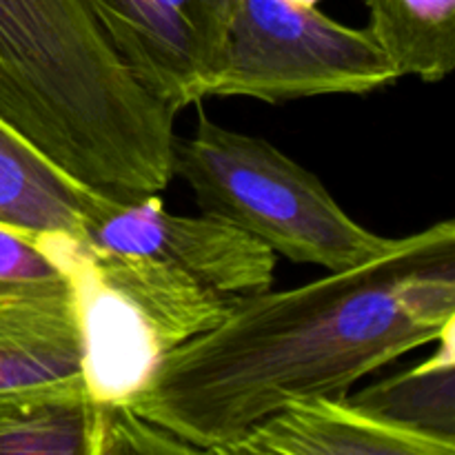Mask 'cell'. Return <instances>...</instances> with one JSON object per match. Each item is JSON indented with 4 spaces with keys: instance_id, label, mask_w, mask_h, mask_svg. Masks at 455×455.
I'll return each instance as SVG.
<instances>
[{
    "instance_id": "cell-14",
    "label": "cell",
    "mask_w": 455,
    "mask_h": 455,
    "mask_svg": "<svg viewBox=\"0 0 455 455\" xmlns=\"http://www.w3.org/2000/svg\"><path fill=\"white\" fill-rule=\"evenodd\" d=\"M203 453L164 427L147 420L127 404L93 403L92 455Z\"/></svg>"
},
{
    "instance_id": "cell-8",
    "label": "cell",
    "mask_w": 455,
    "mask_h": 455,
    "mask_svg": "<svg viewBox=\"0 0 455 455\" xmlns=\"http://www.w3.org/2000/svg\"><path fill=\"white\" fill-rule=\"evenodd\" d=\"M225 455H455L453 449L378 422L349 400L291 404L251 427Z\"/></svg>"
},
{
    "instance_id": "cell-13",
    "label": "cell",
    "mask_w": 455,
    "mask_h": 455,
    "mask_svg": "<svg viewBox=\"0 0 455 455\" xmlns=\"http://www.w3.org/2000/svg\"><path fill=\"white\" fill-rule=\"evenodd\" d=\"M93 403L83 378L0 403V453L92 455Z\"/></svg>"
},
{
    "instance_id": "cell-1",
    "label": "cell",
    "mask_w": 455,
    "mask_h": 455,
    "mask_svg": "<svg viewBox=\"0 0 455 455\" xmlns=\"http://www.w3.org/2000/svg\"><path fill=\"white\" fill-rule=\"evenodd\" d=\"M455 327V222L302 287L238 296L225 318L163 358L127 403L203 453L369 373Z\"/></svg>"
},
{
    "instance_id": "cell-16",
    "label": "cell",
    "mask_w": 455,
    "mask_h": 455,
    "mask_svg": "<svg viewBox=\"0 0 455 455\" xmlns=\"http://www.w3.org/2000/svg\"><path fill=\"white\" fill-rule=\"evenodd\" d=\"M293 3L307 4V7H315V3H318V0H293Z\"/></svg>"
},
{
    "instance_id": "cell-11",
    "label": "cell",
    "mask_w": 455,
    "mask_h": 455,
    "mask_svg": "<svg viewBox=\"0 0 455 455\" xmlns=\"http://www.w3.org/2000/svg\"><path fill=\"white\" fill-rule=\"evenodd\" d=\"M443 333L440 349L409 371L345 398L378 422L435 440L455 451V342Z\"/></svg>"
},
{
    "instance_id": "cell-9",
    "label": "cell",
    "mask_w": 455,
    "mask_h": 455,
    "mask_svg": "<svg viewBox=\"0 0 455 455\" xmlns=\"http://www.w3.org/2000/svg\"><path fill=\"white\" fill-rule=\"evenodd\" d=\"M69 287L0 296V403L83 378Z\"/></svg>"
},
{
    "instance_id": "cell-7",
    "label": "cell",
    "mask_w": 455,
    "mask_h": 455,
    "mask_svg": "<svg viewBox=\"0 0 455 455\" xmlns=\"http://www.w3.org/2000/svg\"><path fill=\"white\" fill-rule=\"evenodd\" d=\"M84 240L107 251L164 262L222 296L265 291L274 283L275 253L267 244L207 213L164 212L158 196L136 203L98 196L87 212Z\"/></svg>"
},
{
    "instance_id": "cell-4",
    "label": "cell",
    "mask_w": 455,
    "mask_h": 455,
    "mask_svg": "<svg viewBox=\"0 0 455 455\" xmlns=\"http://www.w3.org/2000/svg\"><path fill=\"white\" fill-rule=\"evenodd\" d=\"M172 173L191 187L200 213L247 231L298 265L345 271L398 243L358 225L315 173L271 142L204 116L191 140L173 142Z\"/></svg>"
},
{
    "instance_id": "cell-12",
    "label": "cell",
    "mask_w": 455,
    "mask_h": 455,
    "mask_svg": "<svg viewBox=\"0 0 455 455\" xmlns=\"http://www.w3.org/2000/svg\"><path fill=\"white\" fill-rule=\"evenodd\" d=\"M367 31L395 71L440 83L455 67V0H364Z\"/></svg>"
},
{
    "instance_id": "cell-6",
    "label": "cell",
    "mask_w": 455,
    "mask_h": 455,
    "mask_svg": "<svg viewBox=\"0 0 455 455\" xmlns=\"http://www.w3.org/2000/svg\"><path fill=\"white\" fill-rule=\"evenodd\" d=\"M235 0H89L129 74L173 114L212 93L229 56Z\"/></svg>"
},
{
    "instance_id": "cell-2",
    "label": "cell",
    "mask_w": 455,
    "mask_h": 455,
    "mask_svg": "<svg viewBox=\"0 0 455 455\" xmlns=\"http://www.w3.org/2000/svg\"><path fill=\"white\" fill-rule=\"evenodd\" d=\"M173 111L140 87L89 0H0V123L118 203L158 196Z\"/></svg>"
},
{
    "instance_id": "cell-15",
    "label": "cell",
    "mask_w": 455,
    "mask_h": 455,
    "mask_svg": "<svg viewBox=\"0 0 455 455\" xmlns=\"http://www.w3.org/2000/svg\"><path fill=\"white\" fill-rule=\"evenodd\" d=\"M62 287H69V278L40 243V235H27L0 225V296Z\"/></svg>"
},
{
    "instance_id": "cell-10",
    "label": "cell",
    "mask_w": 455,
    "mask_h": 455,
    "mask_svg": "<svg viewBox=\"0 0 455 455\" xmlns=\"http://www.w3.org/2000/svg\"><path fill=\"white\" fill-rule=\"evenodd\" d=\"M98 196L0 123V225L27 235L84 240Z\"/></svg>"
},
{
    "instance_id": "cell-3",
    "label": "cell",
    "mask_w": 455,
    "mask_h": 455,
    "mask_svg": "<svg viewBox=\"0 0 455 455\" xmlns=\"http://www.w3.org/2000/svg\"><path fill=\"white\" fill-rule=\"evenodd\" d=\"M74 291L84 389L96 404H127L176 347L216 327L238 296L182 271L107 251L69 235H40Z\"/></svg>"
},
{
    "instance_id": "cell-5",
    "label": "cell",
    "mask_w": 455,
    "mask_h": 455,
    "mask_svg": "<svg viewBox=\"0 0 455 455\" xmlns=\"http://www.w3.org/2000/svg\"><path fill=\"white\" fill-rule=\"evenodd\" d=\"M398 78L367 29H351L293 0H235L229 56L209 96L278 105L329 93H369Z\"/></svg>"
}]
</instances>
